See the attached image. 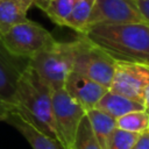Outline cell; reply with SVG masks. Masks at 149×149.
<instances>
[{"mask_svg":"<svg viewBox=\"0 0 149 149\" xmlns=\"http://www.w3.org/2000/svg\"><path fill=\"white\" fill-rule=\"evenodd\" d=\"M80 35L115 61L149 64V23H97Z\"/></svg>","mask_w":149,"mask_h":149,"instance_id":"cell-1","label":"cell"},{"mask_svg":"<svg viewBox=\"0 0 149 149\" xmlns=\"http://www.w3.org/2000/svg\"><path fill=\"white\" fill-rule=\"evenodd\" d=\"M13 108L21 112L40 130L59 140L52 112L51 90L41 80L28 63L20 74L16 88V104Z\"/></svg>","mask_w":149,"mask_h":149,"instance_id":"cell-2","label":"cell"},{"mask_svg":"<svg viewBox=\"0 0 149 149\" xmlns=\"http://www.w3.org/2000/svg\"><path fill=\"white\" fill-rule=\"evenodd\" d=\"M76 41H54L28 59V65L52 91L63 88L68 74L73 69Z\"/></svg>","mask_w":149,"mask_h":149,"instance_id":"cell-3","label":"cell"},{"mask_svg":"<svg viewBox=\"0 0 149 149\" xmlns=\"http://www.w3.org/2000/svg\"><path fill=\"white\" fill-rule=\"evenodd\" d=\"M74 41L76 55L72 71L109 88L114 73L115 59L80 34H78Z\"/></svg>","mask_w":149,"mask_h":149,"instance_id":"cell-4","label":"cell"},{"mask_svg":"<svg viewBox=\"0 0 149 149\" xmlns=\"http://www.w3.org/2000/svg\"><path fill=\"white\" fill-rule=\"evenodd\" d=\"M0 41L10 55L29 59L55 38L40 23L27 19L0 35Z\"/></svg>","mask_w":149,"mask_h":149,"instance_id":"cell-5","label":"cell"},{"mask_svg":"<svg viewBox=\"0 0 149 149\" xmlns=\"http://www.w3.org/2000/svg\"><path fill=\"white\" fill-rule=\"evenodd\" d=\"M149 84V64L115 61L109 91L143 105V94Z\"/></svg>","mask_w":149,"mask_h":149,"instance_id":"cell-6","label":"cell"},{"mask_svg":"<svg viewBox=\"0 0 149 149\" xmlns=\"http://www.w3.org/2000/svg\"><path fill=\"white\" fill-rule=\"evenodd\" d=\"M51 104L58 137L69 149H72L78 126L86 112L64 88L51 92Z\"/></svg>","mask_w":149,"mask_h":149,"instance_id":"cell-7","label":"cell"},{"mask_svg":"<svg viewBox=\"0 0 149 149\" xmlns=\"http://www.w3.org/2000/svg\"><path fill=\"white\" fill-rule=\"evenodd\" d=\"M143 22L147 23L134 0H95L85 30L97 23Z\"/></svg>","mask_w":149,"mask_h":149,"instance_id":"cell-8","label":"cell"},{"mask_svg":"<svg viewBox=\"0 0 149 149\" xmlns=\"http://www.w3.org/2000/svg\"><path fill=\"white\" fill-rule=\"evenodd\" d=\"M0 120L13 126L28 141L33 149H69L58 139L40 130L16 108H7L0 112Z\"/></svg>","mask_w":149,"mask_h":149,"instance_id":"cell-9","label":"cell"},{"mask_svg":"<svg viewBox=\"0 0 149 149\" xmlns=\"http://www.w3.org/2000/svg\"><path fill=\"white\" fill-rule=\"evenodd\" d=\"M21 58L10 55L0 41V112L16 104L17 81L22 70Z\"/></svg>","mask_w":149,"mask_h":149,"instance_id":"cell-10","label":"cell"},{"mask_svg":"<svg viewBox=\"0 0 149 149\" xmlns=\"http://www.w3.org/2000/svg\"><path fill=\"white\" fill-rule=\"evenodd\" d=\"M63 88L85 112L94 108L100 98L108 91L105 86L74 71L68 74Z\"/></svg>","mask_w":149,"mask_h":149,"instance_id":"cell-11","label":"cell"},{"mask_svg":"<svg viewBox=\"0 0 149 149\" xmlns=\"http://www.w3.org/2000/svg\"><path fill=\"white\" fill-rule=\"evenodd\" d=\"M37 0H0V35L27 20V13Z\"/></svg>","mask_w":149,"mask_h":149,"instance_id":"cell-12","label":"cell"},{"mask_svg":"<svg viewBox=\"0 0 149 149\" xmlns=\"http://www.w3.org/2000/svg\"><path fill=\"white\" fill-rule=\"evenodd\" d=\"M94 108L108 114L109 116H112L114 119H118V118H120L127 113L134 112V111L144 109L142 104L134 101L132 99H128L121 94L114 93L109 90L100 98V100L97 102Z\"/></svg>","mask_w":149,"mask_h":149,"instance_id":"cell-13","label":"cell"},{"mask_svg":"<svg viewBox=\"0 0 149 149\" xmlns=\"http://www.w3.org/2000/svg\"><path fill=\"white\" fill-rule=\"evenodd\" d=\"M86 116L88 118L92 130H93L99 144L101 146L102 149H107L111 135H112L113 130L116 128V119L109 116L108 114H106L97 108H92V109L87 111Z\"/></svg>","mask_w":149,"mask_h":149,"instance_id":"cell-14","label":"cell"},{"mask_svg":"<svg viewBox=\"0 0 149 149\" xmlns=\"http://www.w3.org/2000/svg\"><path fill=\"white\" fill-rule=\"evenodd\" d=\"M78 0H37L36 6L43 10L47 16L58 26H64V22L71 13Z\"/></svg>","mask_w":149,"mask_h":149,"instance_id":"cell-15","label":"cell"},{"mask_svg":"<svg viewBox=\"0 0 149 149\" xmlns=\"http://www.w3.org/2000/svg\"><path fill=\"white\" fill-rule=\"evenodd\" d=\"M95 0H78L73 6L71 13L64 22V27L76 30L78 34L84 33L88 17L91 15Z\"/></svg>","mask_w":149,"mask_h":149,"instance_id":"cell-16","label":"cell"},{"mask_svg":"<svg viewBox=\"0 0 149 149\" xmlns=\"http://www.w3.org/2000/svg\"><path fill=\"white\" fill-rule=\"evenodd\" d=\"M116 127L133 133L146 132L149 129V113L146 109L127 113L116 119Z\"/></svg>","mask_w":149,"mask_h":149,"instance_id":"cell-17","label":"cell"},{"mask_svg":"<svg viewBox=\"0 0 149 149\" xmlns=\"http://www.w3.org/2000/svg\"><path fill=\"white\" fill-rule=\"evenodd\" d=\"M72 149H102L92 130L91 123L86 115L81 119L78 126Z\"/></svg>","mask_w":149,"mask_h":149,"instance_id":"cell-18","label":"cell"},{"mask_svg":"<svg viewBox=\"0 0 149 149\" xmlns=\"http://www.w3.org/2000/svg\"><path fill=\"white\" fill-rule=\"evenodd\" d=\"M140 133L127 132L120 128H115L111 135L107 149H130L136 142Z\"/></svg>","mask_w":149,"mask_h":149,"instance_id":"cell-19","label":"cell"},{"mask_svg":"<svg viewBox=\"0 0 149 149\" xmlns=\"http://www.w3.org/2000/svg\"><path fill=\"white\" fill-rule=\"evenodd\" d=\"M130 149H149V129L140 133L136 142Z\"/></svg>","mask_w":149,"mask_h":149,"instance_id":"cell-20","label":"cell"},{"mask_svg":"<svg viewBox=\"0 0 149 149\" xmlns=\"http://www.w3.org/2000/svg\"><path fill=\"white\" fill-rule=\"evenodd\" d=\"M137 5V8L147 23H149V0H134Z\"/></svg>","mask_w":149,"mask_h":149,"instance_id":"cell-21","label":"cell"},{"mask_svg":"<svg viewBox=\"0 0 149 149\" xmlns=\"http://www.w3.org/2000/svg\"><path fill=\"white\" fill-rule=\"evenodd\" d=\"M143 107L149 113V84L147 85V87L144 90V94H143Z\"/></svg>","mask_w":149,"mask_h":149,"instance_id":"cell-22","label":"cell"}]
</instances>
